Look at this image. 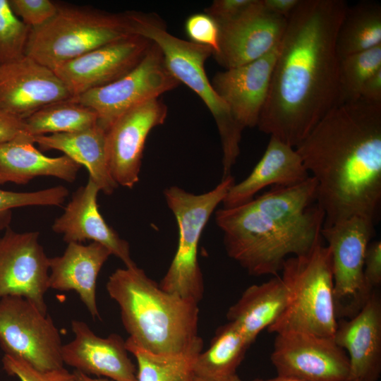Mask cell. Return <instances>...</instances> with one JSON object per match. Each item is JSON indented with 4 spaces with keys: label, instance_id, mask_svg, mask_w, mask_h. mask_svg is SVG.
<instances>
[{
    "label": "cell",
    "instance_id": "36",
    "mask_svg": "<svg viewBox=\"0 0 381 381\" xmlns=\"http://www.w3.org/2000/svg\"><path fill=\"white\" fill-rule=\"evenodd\" d=\"M185 30L190 42L210 47L213 55L219 52L220 30L218 24L206 13L190 16L185 23Z\"/></svg>",
    "mask_w": 381,
    "mask_h": 381
},
{
    "label": "cell",
    "instance_id": "31",
    "mask_svg": "<svg viewBox=\"0 0 381 381\" xmlns=\"http://www.w3.org/2000/svg\"><path fill=\"white\" fill-rule=\"evenodd\" d=\"M127 351L138 363V381H188L193 378V366L200 352L159 354L125 341Z\"/></svg>",
    "mask_w": 381,
    "mask_h": 381
},
{
    "label": "cell",
    "instance_id": "22",
    "mask_svg": "<svg viewBox=\"0 0 381 381\" xmlns=\"http://www.w3.org/2000/svg\"><path fill=\"white\" fill-rule=\"evenodd\" d=\"M111 255L107 248L97 242L88 245L68 243L61 255L49 258V288L75 291L91 316L99 318L96 301L97 279Z\"/></svg>",
    "mask_w": 381,
    "mask_h": 381
},
{
    "label": "cell",
    "instance_id": "41",
    "mask_svg": "<svg viewBox=\"0 0 381 381\" xmlns=\"http://www.w3.org/2000/svg\"><path fill=\"white\" fill-rule=\"evenodd\" d=\"M260 1L270 13L288 19L301 0H260Z\"/></svg>",
    "mask_w": 381,
    "mask_h": 381
},
{
    "label": "cell",
    "instance_id": "5",
    "mask_svg": "<svg viewBox=\"0 0 381 381\" xmlns=\"http://www.w3.org/2000/svg\"><path fill=\"white\" fill-rule=\"evenodd\" d=\"M124 14L132 34L156 44L162 51L169 72L180 83L192 90L210 110L222 144V178L231 175L240 154V142L244 129L217 94L207 76L205 63L213 54L212 50L207 46L171 35L157 14L134 11H126Z\"/></svg>",
    "mask_w": 381,
    "mask_h": 381
},
{
    "label": "cell",
    "instance_id": "14",
    "mask_svg": "<svg viewBox=\"0 0 381 381\" xmlns=\"http://www.w3.org/2000/svg\"><path fill=\"white\" fill-rule=\"evenodd\" d=\"M167 113V105L155 98L127 111L107 129L108 167L118 186L132 188L138 183L147 138L164 123Z\"/></svg>",
    "mask_w": 381,
    "mask_h": 381
},
{
    "label": "cell",
    "instance_id": "46",
    "mask_svg": "<svg viewBox=\"0 0 381 381\" xmlns=\"http://www.w3.org/2000/svg\"><path fill=\"white\" fill-rule=\"evenodd\" d=\"M188 381H195V380H193V378L190 379V380H188Z\"/></svg>",
    "mask_w": 381,
    "mask_h": 381
},
{
    "label": "cell",
    "instance_id": "2",
    "mask_svg": "<svg viewBox=\"0 0 381 381\" xmlns=\"http://www.w3.org/2000/svg\"><path fill=\"white\" fill-rule=\"evenodd\" d=\"M317 181L323 227L352 217L375 223L381 203V102L337 105L295 147Z\"/></svg>",
    "mask_w": 381,
    "mask_h": 381
},
{
    "label": "cell",
    "instance_id": "35",
    "mask_svg": "<svg viewBox=\"0 0 381 381\" xmlns=\"http://www.w3.org/2000/svg\"><path fill=\"white\" fill-rule=\"evenodd\" d=\"M2 365L5 372L20 381H75L73 373L64 367L40 371L22 358L4 354Z\"/></svg>",
    "mask_w": 381,
    "mask_h": 381
},
{
    "label": "cell",
    "instance_id": "28",
    "mask_svg": "<svg viewBox=\"0 0 381 381\" xmlns=\"http://www.w3.org/2000/svg\"><path fill=\"white\" fill-rule=\"evenodd\" d=\"M381 44V6L362 1L347 7L336 39L339 60Z\"/></svg>",
    "mask_w": 381,
    "mask_h": 381
},
{
    "label": "cell",
    "instance_id": "27",
    "mask_svg": "<svg viewBox=\"0 0 381 381\" xmlns=\"http://www.w3.org/2000/svg\"><path fill=\"white\" fill-rule=\"evenodd\" d=\"M250 346L232 322L219 327L209 347L195 358L193 366L195 381H218L236 374Z\"/></svg>",
    "mask_w": 381,
    "mask_h": 381
},
{
    "label": "cell",
    "instance_id": "3",
    "mask_svg": "<svg viewBox=\"0 0 381 381\" xmlns=\"http://www.w3.org/2000/svg\"><path fill=\"white\" fill-rule=\"evenodd\" d=\"M106 289L119 306L128 340L155 353L202 351L198 303L164 291L137 265L116 270Z\"/></svg>",
    "mask_w": 381,
    "mask_h": 381
},
{
    "label": "cell",
    "instance_id": "40",
    "mask_svg": "<svg viewBox=\"0 0 381 381\" xmlns=\"http://www.w3.org/2000/svg\"><path fill=\"white\" fill-rule=\"evenodd\" d=\"M25 132L23 120L0 111V144L8 142Z\"/></svg>",
    "mask_w": 381,
    "mask_h": 381
},
{
    "label": "cell",
    "instance_id": "45",
    "mask_svg": "<svg viewBox=\"0 0 381 381\" xmlns=\"http://www.w3.org/2000/svg\"><path fill=\"white\" fill-rule=\"evenodd\" d=\"M218 381H241L237 374L231 375L229 377L218 380Z\"/></svg>",
    "mask_w": 381,
    "mask_h": 381
},
{
    "label": "cell",
    "instance_id": "16",
    "mask_svg": "<svg viewBox=\"0 0 381 381\" xmlns=\"http://www.w3.org/2000/svg\"><path fill=\"white\" fill-rule=\"evenodd\" d=\"M50 68L25 56L0 66V111L24 120L42 108L73 99Z\"/></svg>",
    "mask_w": 381,
    "mask_h": 381
},
{
    "label": "cell",
    "instance_id": "37",
    "mask_svg": "<svg viewBox=\"0 0 381 381\" xmlns=\"http://www.w3.org/2000/svg\"><path fill=\"white\" fill-rule=\"evenodd\" d=\"M13 13L28 26L44 24L57 12L59 4L50 0H8Z\"/></svg>",
    "mask_w": 381,
    "mask_h": 381
},
{
    "label": "cell",
    "instance_id": "38",
    "mask_svg": "<svg viewBox=\"0 0 381 381\" xmlns=\"http://www.w3.org/2000/svg\"><path fill=\"white\" fill-rule=\"evenodd\" d=\"M253 2V0H215L205 9V13L219 26L238 18Z\"/></svg>",
    "mask_w": 381,
    "mask_h": 381
},
{
    "label": "cell",
    "instance_id": "18",
    "mask_svg": "<svg viewBox=\"0 0 381 381\" xmlns=\"http://www.w3.org/2000/svg\"><path fill=\"white\" fill-rule=\"evenodd\" d=\"M279 44L255 61L217 72L211 81L243 129L258 126L267 98Z\"/></svg>",
    "mask_w": 381,
    "mask_h": 381
},
{
    "label": "cell",
    "instance_id": "24",
    "mask_svg": "<svg viewBox=\"0 0 381 381\" xmlns=\"http://www.w3.org/2000/svg\"><path fill=\"white\" fill-rule=\"evenodd\" d=\"M33 137L23 133L0 144V184L25 185L37 176H53L73 182L82 167L64 155L49 157L34 146Z\"/></svg>",
    "mask_w": 381,
    "mask_h": 381
},
{
    "label": "cell",
    "instance_id": "9",
    "mask_svg": "<svg viewBox=\"0 0 381 381\" xmlns=\"http://www.w3.org/2000/svg\"><path fill=\"white\" fill-rule=\"evenodd\" d=\"M0 346L40 371L64 367L60 332L49 315L18 296L0 298Z\"/></svg>",
    "mask_w": 381,
    "mask_h": 381
},
{
    "label": "cell",
    "instance_id": "34",
    "mask_svg": "<svg viewBox=\"0 0 381 381\" xmlns=\"http://www.w3.org/2000/svg\"><path fill=\"white\" fill-rule=\"evenodd\" d=\"M68 195V189L62 186L33 192H14L0 188V231L8 227L13 209L28 206H61Z\"/></svg>",
    "mask_w": 381,
    "mask_h": 381
},
{
    "label": "cell",
    "instance_id": "4",
    "mask_svg": "<svg viewBox=\"0 0 381 381\" xmlns=\"http://www.w3.org/2000/svg\"><path fill=\"white\" fill-rule=\"evenodd\" d=\"M228 255L253 276H277L289 255L310 251L322 237L325 214L315 203L300 219L282 221L248 202L215 212Z\"/></svg>",
    "mask_w": 381,
    "mask_h": 381
},
{
    "label": "cell",
    "instance_id": "42",
    "mask_svg": "<svg viewBox=\"0 0 381 381\" xmlns=\"http://www.w3.org/2000/svg\"><path fill=\"white\" fill-rule=\"evenodd\" d=\"M361 97L372 102H381V68L365 81Z\"/></svg>",
    "mask_w": 381,
    "mask_h": 381
},
{
    "label": "cell",
    "instance_id": "43",
    "mask_svg": "<svg viewBox=\"0 0 381 381\" xmlns=\"http://www.w3.org/2000/svg\"><path fill=\"white\" fill-rule=\"evenodd\" d=\"M73 374L75 378V381H114L108 378H102V377H91L87 375H85L80 371L73 370Z\"/></svg>",
    "mask_w": 381,
    "mask_h": 381
},
{
    "label": "cell",
    "instance_id": "12",
    "mask_svg": "<svg viewBox=\"0 0 381 381\" xmlns=\"http://www.w3.org/2000/svg\"><path fill=\"white\" fill-rule=\"evenodd\" d=\"M270 359L277 375L301 381H348L349 357L333 337L276 334Z\"/></svg>",
    "mask_w": 381,
    "mask_h": 381
},
{
    "label": "cell",
    "instance_id": "19",
    "mask_svg": "<svg viewBox=\"0 0 381 381\" xmlns=\"http://www.w3.org/2000/svg\"><path fill=\"white\" fill-rule=\"evenodd\" d=\"M71 329L73 339L62 346L64 364L87 375L114 381H138L125 341L119 334L99 337L85 322L78 320H72Z\"/></svg>",
    "mask_w": 381,
    "mask_h": 381
},
{
    "label": "cell",
    "instance_id": "13",
    "mask_svg": "<svg viewBox=\"0 0 381 381\" xmlns=\"http://www.w3.org/2000/svg\"><path fill=\"white\" fill-rule=\"evenodd\" d=\"M37 231L18 233L8 227L0 237V298L23 296L47 314L49 258Z\"/></svg>",
    "mask_w": 381,
    "mask_h": 381
},
{
    "label": "cell",
    "instance_id": "25",
    "mask_svg": "<svg viewBox=\"0 0 381 381\" xmlns=\"http://www.w3.org/2000/svg\"><path fill=\"white\" fill-rule=\"evenodd\" d=\"M32 137L42 150L61 151L84 166L88 171L89 179L104 194H112L118 187L108 167L107 130L98 123L82 131Z\"/></svg>",
    "mask_w": 381,
    "mask_h": 381
},
{
    "label": "cell",
    "instance_id": "26",
    "mask_svg": "<svg viewBox=\"0 0 381 381\" xmlns=\"http://www.w3.org/2000/svg\"><path fill=\"white\" fill-rule=\"evenodd\" d=\"M288 289L278 275L248 287L226 314L250 345L265 328L274 324L285 310Z\"/></svg>",
    "mask_w": 381,
    "mask_h": 381
},
{
    "label": "cell",
    "instance_id": "10",
    "mask_svg": "<svg viewBox=\"0 0 381 381\" xmlns=\"http://www.w3.org/2000/svg\"><path fill=\"white\" fill-rule=\"evenodd\" d=\"M374 225L365 218L352 217L321 230L331 252L337 319L354 316L374 291L368 289L363 276L365 253Z\"/></svg>",
    "mask_w": 381,
    "mask_h": 381
},
{
    "label": "cell",
    "instance_id": "11",
    "mask_svg": "<svg viewBox=\"0 0 381 381\" xmlns=\"http://www.w3.org/2000/svg\"><path fill=\"white\" fill-rule=\"evenodd\" d=\"M180 84L168 70L159 47L152 42L145 56L130 72L73 99L92 109L97 115L98 123L107 131L127 111L159 98Z\"/></svg>",
    "mask_w": 381,
    "mask_h": 381
},
{
    "label": "cell",
    "instance_id": "20",
    "mask_svg": "<svg viewBox=\"0 0 381 381\" xmlns=\"http://www.w3.org/2000/svg\"><path fill=\"white\" fill-rule=\"evenodd\" d=\"M349 360L348 381H377L381 373V299L375 291L349 320H337L333 337Z\"/></svg>",
    "mask_w": 381,
    "mask_h": 381
},
{
    "label": "cell",
    "instance_id": "7",
    "mask_svg": "<svg viewBox=\"0 0 381 381\" xmlns=\"http://www.w3.org/2000/svg\"><path fill=\"white\" fill-rule=\"evenodd\" d=\"M132 35L124 13L59 4L50 20L31 28L25 56L53 71L63 63Z\"/></svg>",
    "mask_w": 381,
    "mask_h": 381
},
{
    "label": "cell",
    "instance_id": "23",
    "mask_svg": "<svg viewBox=\"0 0 381 381\" xmlns=\"http://www.w3.org/2000/svg\"><path fill=\"white\" fill-rule=\"evenodd\" d=\"M310 176L296 149L270 136L263 155L251 173L229 189L222 201L223 207L246 204L267 186L293 185Z\"/></svg>",
    "mask_w": 381,
    "mask_h": 381
},
{
    "label": "cell",
    "instance_id": "29",
    "mask_svg": "<svg viewBox=\"0 0 381 381\" xmlns=\"http://www.w3.org/2000/svg\"><path fill=\"white\" fill-rule=\"evenodd\" d=\"M317 181L311 176L289 186H274L248 203L258 212L282 221L300 219L317 202Z\"/></svg>",
    "mask_w": 381,
    "mask_h": 381
},
{
    "label": "cell",
    "instance_id": "8",
    "mask_svg": "<svg viewBox=\"0 0 381 381\" xmlns=\"http://www.w3.org/2000/svg\"><path fill=\"white\" fill-rule=\"evenodd\" d=\"M234 183L229 175L202 194L189 193L176 186L164 190L166 202L177 222L179 241L170 266L159 284L162 289L198 303L201 301L204 282L198 260L200 238L214 210Z\"/></svg>",
    "mask_w": 381,
    "mask_h": 381
},
{
    "label": "cell",
    "instance_id": "21",
    "mask_svg": "<svg viewBox=\"0 0 381 381\" xmlns=\"http://www.w3.org/2000/svg\"><path fill=\"white\" fill-rule=\"evenodd\" d=\"M99 187L88 178L87 183L75 190L61 215L52 226L53 231L60 234L69 243L85 241L99 243L107 248L111 255L121 260L126 267L135 266L131 256L128 241L122 239L102 216L98 205Z\"/></svg>",
    "mask_w": 381,
    "mask_h": 381
},
{
    "label": "cell",
    "instance_id": "6",
    "mask_svg": "<svg viewBox=\"0 0 381 381\" xmlns=\"http://www.w3.org/2000/svg\"><path fill=\"white\" fill-rule=\"evenodd\" d=\"M321 237L308 253L287 258L281 277L289 299L270 333L302 332L333 337L335 313L332 256Z\"/></svg>",
    "mask_w": 381,
    "mask_h": 381
},
{
    "label": "cell",
    "instance_id": "15",
    "mask_svg": "<svg viewBox=\"0 0 381 381\" xmlns=\"http://www.w3.org/2000/svg\"><path fill=\"white\" fill-rule=\"evenodd\" d=\"M151 44L134 35L63 63L53 71L75 97L125 75L140 62Z\"/></svg>",
    "mask_w": 381,
    "mask_h": 381
},
{
    "label": "cell",
    "instance_id": "32",
    "mask_svg": "<svg viewBox=\"0 0 381 381\" xmlns=\"http://www.w3.org/2000/svg\"><path fill=\"white\" fill-rule=\"evenodd\" d=\"M381 68V44L339 60L337 104L361 98L365 81Z\"/></svg>",
    "mask_w": 381,
    "mask_h": 381
},
{
    "label": "cell",
    "instance_id": "1",
    "mask_svg": "<svg viewBox=\"0 0 381 381\" xmlns=\"http://www.w3.org/2000/svg\"><path fill=\"white\" fill-rule=\"evenodd\" d=\"M345 0H301L287 19L257 127L296 147L337 104Z\"/></svg>",
    "mask_w": 381,
    "mask_h": 381
},
{
    "label": "cell",
    "instance_id": "33",
    "mask_svg": "<svg viewBox=\"0 0 381 381\" xmlns=\"http://www.w3.org/2000/svg\"><path fill=\"white\" fill-rule=\"evenodd\" d=\"M30 30L13 13L8 0H0V66L25 56Z\"/></svg>",
    "mask_w": 381,
    "mask_h": 381
},
{
    "label": "cell",
    "instance_id": "17",
    "mask_svg": "<svg viewBox=\"0 0 381 381\" xmlns=\"http://www.w3.org/2000/svg\"><path fill=\"white\" fill-rule=\"evenodd\" d=\"M286 23V18L270 13L260 0H253L238 18L219 26L216 61L229 69L265 56L280 42Z\"/></svg>",
    "mask_w": 381,
    "mask_h": 381
},
{
    "label": "cell",
    "instance_id": "30",
    "mask_svg": "<svg viewBox=\"0 0 381 381\" xmlns=\"http://www.w3.org/2000/svg\"><path fill=\"white\" fill-rule=\"evenodd\" d=\"M32 136L70 133L89 128L98 123L97 114L75 100L49 104L23 120Z\"/></svg>",
    "mask_w": 381,
    "mask_h": 381
},
{
    "label": "cell",
    "instance_id": "39",
    "mask_svg": "<svg viewBox=\"0 0 381 381\" xmlns=\"http://www.w3.org/2000/svg\"><path fill=\"white\" fill-rule=\"evenodd\" d=\"M363 276L365 282L371 291L375 290L381 284V241H370L366 248L364 262Z\"/></svg>",
    "mask_w": 381,
    "mask_h": 381
},
{
    "label": "cell",
    "instance_id": "44",
    "mask_svg": "<svg viewBox=\"0 0 381 381\" xmlns=\"http://www.w3.org/2000/svg\"><path fill=\"white\" fill-rule=\"evenodd\" d=\"M251 381H301V380L294 379V378H291V377H282V376L277 375V377H275L274 378H271V379H267V380L255 379V380H251Z\"/></svg>",
    "mask_w": 381,
    "mask_h": 381
}]
</instances>
